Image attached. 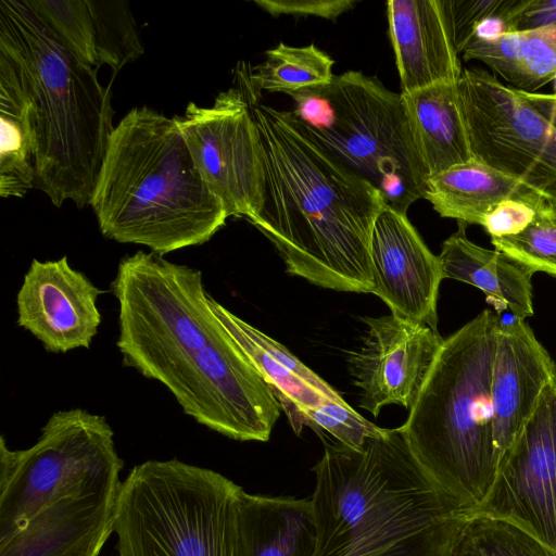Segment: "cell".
Returning <instances> with one entry per match:
<instances>
[{"label": "cell", "mask_w": 556, "mask_h": 556, "mask_svg": "<svg viewBox=\"0 0 556 556\" xmlns=\"http://www.w3.org/2000/svg\"><path fill=\"white\" fill-rule=\"evenodd\" d=\"M122 468L106 418L83 408L53 413L28 448L11 450L0 437V541L53 502L119 488Z\"/></svg>", "instance_id": "obj_9"}, {"label": "cell", "mask_w": 556, "mask_h": 556, "mask_svg": "<svg viewBox=\"0 0 556 556\" xmlns=\"http://www.w3.org/2000/svg\"><path fill=\"white\" fill-rule=\"evenodd\" d=\"M102 292L67 256L34 258L16 295L17 326L51 353L88 349L101 324L97 302Z\"/></svg>", "instance_id": "obj_14"}, {"label": "cell", "mask_w": 556, "mask_h": 556, "mask_svg": "<svg viewBox=\"0 0 556 556\" xmlns=\"http://www.w3.org/2000/svg\"><path fill=\"white\" fill-rule=\"evenodd\" d=\"M493 247L532 269L556 277V200L541 197L535 215L518 235L491 239Z\"/></svg>", "instance_id": "obj_29"}, {"label": "cell", "mask_w": 556, "mask_h": 556, "mask_svg": "<svg viewBox=\"0 0 556 556\" xmlns=\"http://www.w3.org/2000/svg\"><path fill=\"white\" fill-rule=\"evenodd\" d=\"M83 63L114 74L143 53L129 4L121 0H25Z\"/></svg>", "instance_id": "obj_17"}, {"label": "cell", "mask_w": 556, "mask_h": 556, "mask_svg": "<svg viewBox=\"0 0 556 556\" xmlns=\"http://www.w3.org/2000/svg\"><path fill=\"white\" fill-rule=\"evenodd\" d=\"M316 536L311 498L240 492L235 556H314Z\"/></svg>", "instance_id": "obj_21"}, {"label": "cell", "mask_w": 556, "mask_h": 556, "mask_svg": "<svg viewBox=\"0 0 556 556\" xmlns=\"http://www.w3.org/2000/svg\"><path fill=\"white\" fill-rule=\"evenodd\" d=\"M534 110L551 122L556 127V93H538L518 90Z\"/></svg>", "instance_id": "obj_35"}, {"label": "cell", "mask_w": 556, "mask_h": 556, "mask_svg": "<svg viewBox=\"0 0 556 556\" xmlns=\"http://www.w3.org/2000/svg\"><path fill=\"white\" fill-rule=\"evenodd\" d=\"M90 205L104 237L162 256L203 244L228 218L175 117L148 106L134 108L114 127Z\"/></svg>", "instance_id": "obj_4"}, {"label": "cell", "mask_w": 556, "mask_h": 556, "mask_svg": "<svg viewBox=\"0 0 556 556\" xmlns=\"http://www.w3.org/2000/svg\"><path fill=\"white\" fill-rule=\"evenodd\" d=\"M319 437L314 556H450L471 508L427 477L400 427L381 428L361 450Z\"/></svg>", "instance_id": "obj_3"}, {"label": "cell", "mask_w": 556, "mask_h": 556, "mask_svg": "<svg viewBox=\"0 0 556 556\" xmlns=\"http://www.w3.org/2000/svg\"><path fill=\"white\" fill-rule=\"evenodd\" d=\"M455 48L462 49L478 25L503 14L510 0H443Z\"/></svg>", "instance_id": "obj_31"}, {"label": "cell", "mask_w": 556, "mask_h": 556, "mask_svg": "<svg viewBox=\"0 0 556 556\" xmlns=\"http://www.w3.org/2000/svg\"><path fill=\"white\" fill-rule=\"evenodd\" d=\"M387 14L401 93L458 83L464 68L443 0H389Z\"/></svg>", "instance_id": "obj_19"}, {"label": "cell", "mask_w": 556, "mask_h": 556, "mask_svg": "<svg viewBox=\"0 0 556 556\" xmlns=\"http://www.w3.org/2000/svg\"><path fill=\"white\" fill-rule=\"evenodd\" d=\"M334 61L315 45L292 47L280 42L265 52V60L248 71L250 88L261 91L293 92L332 80Z\"/></svg>", "instance_id": "obj_27"}, {"label": "cell", "mask_w": 556, "mask_h": 556, "mask_svg": "<svg viewBox=\"0 0 556 556\" xmlns=\"http://www.w3.org/2000/svg\"><path fill=\"white\" fill-rule=\"evenodd\" d=\"M305 426L317 434L326 431L336 441L353 450H361L366 440L381 429L365 419L345 401H329L309 410Z\"/></svg>", "instance_id": "obj_30"}, {"label": "cell", "mask_w": 556, "mask_h": 556, "mask_svg": "<svg viewBox=\"0 0 556 556\" xmlns=\"http://www.w3.org/2000/svg\"><path fill=\"white\" fill-rule=\"evenodd\" d=\"M444 278L471 285L482 291L497 313L509 309L516 318L533 315L534 271L505 253L470 241L466 224L442 243L439 255Z\"/></svg>", "instance_id": "obj_22"}, {"label": "cell", "mask_w": 556, "mask_h": 556, "mask_svg": "<svg viewBox=\"0 0 556 556\" xmlns=\"http://www.w3.org/2000/svg\"><path fill=\"white\" fill-rule=\"evenodd\" d=\"M121 486L70 495L46 506L0 541V556H98L114 532Z\"/></svg>", "instance_id": "obj_18"}, {"label": "cell", "mask_w": 556, "mask_h": 556, "mask_svg": "<svg viewBox=\"0 0 556 556\" xmlns=\"http://www.w3.org/2000/svg\"><path fill=\"white\" fill-rule=\"evenodd\" d=\"M540 197L519 180L473 159L432 176L425 199L442 217L482 226L486 214L502 201H536Z\"/></svg>", "instance_id": "obj_25"}, {"label": "cell", "mask_w": 556, "mask_h": 556, "mask_svg": "<svg viewBox=\"0 0 556 556\" xmlns=\"http://www.w3.org/2000/svg\"><path fill=\"white\" fill-rule=\"evenodd\" d=\"M241 491L225 476L176 458L135 466L117 498L119 556H235Z\"/></svg>", "instance_id": "obj_8"}, {"label": "cell", "mask_w": 556, "mask_h": 556, "mask_svg": "<svg viewBox=\"0 0 556 556\" xmlns=\"http://www.w3.org/2000/svg\"><path fill=\"white\" fill-rule=\"evenodd\" d=\"M0 51L21 67L36 106V188L61 207L90 204L114 129L109 88L25 0L0 1Z\"/></svg>", "instance_id": "obj_5"}, {"label": "cell", "mask_w": 556, "mask_h": 556, "mask_svg": "<svg viewBox=\"0 0 556 556\" xmlns=\"http://www.w3.org/2000/svg\"><path fill=\"white\" fill-rule=\"evenodd\" d=\"M372 288L391 313L438 330L437 302L444 279L434 255L407 216L387 206L370 239Z\"/></svg>", "instance_id": "obj_15"}, {"label": "cell", "mask_w": 556, "mask_h": 556, "mask_svg": "<svg viewBox=\"0 0 556 556\" xmlns=\"http://www.w3.org/2000/svg\"><path fill=\"white\" fill-rule=\"evenodd\" d=\"M556 26V0H515L506 17V34Z\"/></svg>", "instance_id": "obj_34"}, {"label": "cell", "mask_w": 556, "mask_h": 556, "mask_svg": "<svg viewBox=\"0 0 556 556\" xmlns=\"http://www.w3.org/2000/svg\"><path fill=\"white\" fill-rule=\"evenodd\" d=\"M363 321L362 345L348 358L359 406L374 417L390 404L410 409L444 339L438 330L393 313Z\"/></svg>", "instance_id": "obj_13"}, {"label": "cell", "mask_w": 556, "mask_h": 556, "mask_svg": "<svg viewBox=\"0 0 556 556\" xmlns=\"http://www.w3.org/2000/svg\"><path fill=\"white\" fill-rule=\"evenodd\" d=\"M288 96L293 114L402 214L425 199L430 174L401 93L358 71Z\"/></svg>", "instance_id": "obj_7"}, {"label": "cell", "mask_w": 556, "mask_h": 556, "mask_svg": "<svg viewBox=\"0 0 556 556\" xmlns=\"http://www.w3.org/2000/svg\"><path fill=\"white\" fill-rule=\"evenodd\" d=\"M450 556H556V553L510 521L471 515L457 532Z\"/></svg>", "instance_id": "obj_28"}, {"label": "cell", "mask_w": 556, "mask_h": 556, "mask_svg": "<svg viewBox=\"0 0 556 556\" xmlns=\"http://www.w3.org/2000/svg\"><path fill=\"white\" fill-rule=\"evenodd\" d=\"M430 178L473 160L457 83L401 93Z\"/></svg>", "instance_id": "obj_24"}, {"label": "cell", "mask_w": 556, "mask_h": 556, "mask_svg": "<svg viewBox=\"0 0 556 556\" xmlns=\"http://www.w3.org/2000/svg\"><path fill=\"white\" fill-rule=\"evenodd\" d=\"M211 307L270 387L293 431L302 432L307 413L343 397L282 344L210 298Z\"/></svg>", "instance_id": "obj_20"}, {"label": "cell", "mask_w": 556, "mask_h": 556, "mask_svg": "<svg viewBox=\"0 0 556 556\" xmlns=\"http://www.w3.org/2000/svg\"><path fill=\"white\" fill-rule=\"evenodd\" d=\"M248 94L264 166L263 203L250 220L287 271L323 288L370 293V239L388 206L379 190L327 149L292 111Z\"/></svg>", "instance_id": "obj_2"}, {"label": "cell", "mask_w": 556, "mask_h": 556, "mask_svg": "<svg viewBox=\"0 0 556 556\" xmlns=\"http://www.w3.org/2000/svg\"><path fill=\"white\" fill-rule=\"evenodd\" d=\"M465 61L485 64L508 86L536 92L556 78V26L503 34L471 36L460 51Z\"/></svg>", "instance_id": "obj_26"}, {"label": "cell", "mask_w": 556, "mask_h": 556, "mask_svg": "<svg viewBox=\"0 0 556 556\" xmlns=\"http://www.w3.org/2000/svg\"><path fill=\"white\" fill-rule=\"evenodd\" d=\"M457 88L473 159L556 200V127L486 70L464 68Z\"/></svg>", "instance_id": "obj_10"}, {"label": "cell", "mask_w": 556, "mask_h": 556, "mask_svg": "<svg viewBox=\"0 0 556 556\" xmlns=\"http://www.w3.org/2000/svg\"><path fill=\"white\" fill-rule=\"evenodd\" d=\"M111 291L125 367L161 382L186 415L213 431L269 439L280 405L214 314L201 270L138 251L119 261Z\"/></svg>", "instance_id": "obj_1"}, {"label": "cell", "mask_w": 556, "mask_h": 556, "mask_svg": "<svg viewBox=\"0 0 556 556\" xmlns=\"http://www.w3.org/2000/svg\"><path fill=\"white\" fill-rule=\"evenodd\" d=\"M175 119L197 169L228 217L253 219L263 203L264 166L248 94L238 86L229 88L212 106L190 102Z\"/></svg>", "instance_id": "obj_11"}, {"label": "cell", "mask_w": 556, "mask_h": 556, "mask_svg": "<svg viewBox=\"0 0 556 556\" xmlns=\"http://www.w3.org/2000/svg\"><path fill=\"white\" fill-rule=\"evenodd\" d=\"M471 515L510 521L556 553V379L502 456L488 495Z\"/></svg>", "instance_id": "obj_12"}, {"label": "cell", "mask_w": 556, "mask_h": 556, "mask_svg": "<svg viewBox=\"0 0 556 556\" xmlns=\"http://www.w3.org/2000/svg\"><path fill=\"white\" fill-rule=\"evenodd\" d=\"M262 10L277 17L281 14L295 16H317L334 21L352 10L356 0H255Z\"/></svg>", "instance_id": "obj_33"}, {"label": "cell", "mask_w": 556, "mask_h": 556, "mask_svg": "<svg viewBox=\"0 0 556 556\" xmlns=\"http://www.w3.org/2000/svg\"><path fill=\"white\" fill-rule=\"evenodd\" d=\"M555 379L556 365L528 324L516 317L508 323L501 319L491 378L494 439L501 458Z\"/></svg>", "instance_id": "obj_16"}, {"label": "cell", "mask_w": 556, "mask_h": 556, "mask_svg": "<svg viewBox=\"0 0 556 556\" xmlns=\"http://www.w3.org/2000/svg\"><path fill=\"white\" fill-rule=\"evenodd\" d=\"M539 199L536 201L504 200L486 214L482 227L491 239L518 235L533 219Z\"/></svg>", "instance_id": "obj_32"}, {"label": "cell", "mask_w": 556, "mask_h": 556, "mask_svg": "<svg viewBox=\"0 0 556 556\" xmlns=\"http://www.w3.org/2000/svg\"><path fill=\"white\" fill-rule=\"evenodd\" d=\"M37 114L25 76L0 51V195L23 198L36 187Z\"/></svg>", "instance_id": "obj_23"}, {"label": "cell", "mask_w": 556, "mask_h": 556, "mask_svg": "<svg viewBox=\"0 0 556 556\" xmlns=\"http://www.w3.org/2000/svg\"><path fill=\"white\" fill-rule=\"evenodd\" d=\"M500 320L483 309L444 339L400 427L427 477L471 509L488 495L501 462L491 396Z\"/></svg>", "instance_id": "obj_6"}]
</instances>
